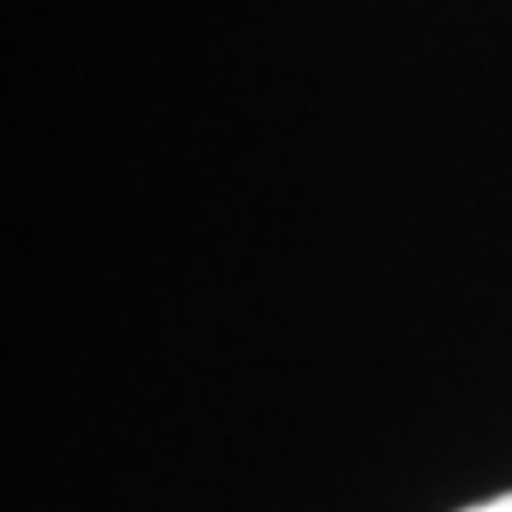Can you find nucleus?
Returning a JSON list of instances; mask_svg holds the SVG:
<instances>
[{"mask_svg":"<svg viewBox=\"0 0 512 512\" xmlns=\"http://www.w3.org/2000/svg\"><path fill=\"white\" fill-rule=\"evenodd\" d=\"M465 512H512V494L489 498V503H479V508H465Z\"/></svg>","mask_w":512,"mask_h":512,"instance_id":"f257e3e1","label":"nucleus"}]
</instances>
